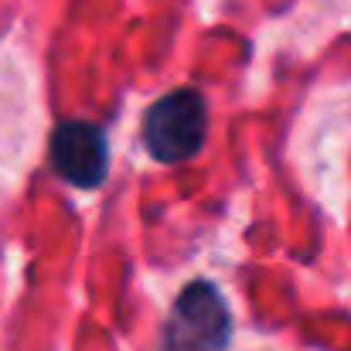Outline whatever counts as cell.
<instances>
[{
	"label": "cell",
	"mask_w": 351,
	"mask_h": 351,
	"mask_svg": "<svg viewBox=\"0 0 351 351\" xmlns=\"http://www.w3.org/2000/svg\"><path fill=\"white\" fill-rule=\"evenodd\" d=\"M208 136V106L198 89H174L160 96L143 117L147 154L160 164H184L202 154Z\"/></svg>",
	"instance_id": "obj_1"
},
{
	"label": "cell",
	"mask_w": 351,
	"mask_h": 351,
	"mask_svg": "<svg viewBox=\"0 0 351 351\" xmlns=\"http://www.w3.org/2000/svg\"><path fill=\"white\" fill-rule=\"evenodd\" d=\"M232 335V314L226 297L198 280L188 283L171 311V321L164 328L160 351H226Z\"/></svg>",
	"instance_id": "obj_2"
},
{
	"label": "cell",
	"mask_w": 351,
	"mask_h": 351,
	"mask_svg": "<svg viewBox=\"0 0 351 351\" xmlns=\"http://www.w3.org/2000/svg\"><path fill=\"white\" fill-rule=\"evenodd\" d=\"M51 167L75 188H99L110 171V143L99 123L65 119L51 133Z\"/></svg>",
	"instance_id": "obj_3"
}]
</instances>
